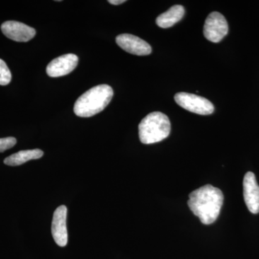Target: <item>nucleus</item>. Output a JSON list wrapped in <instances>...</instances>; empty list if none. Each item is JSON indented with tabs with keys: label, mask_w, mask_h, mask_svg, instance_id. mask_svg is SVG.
I'll use <instances>...</instances> for the list:
<instances>
[{
	"label": "nucleus",
	"mask_w": 259,
	"mask_h": 259,
	"mask_svg": "<svg viewBox=\"0 0 259 259\" xmlns=\"http://www.w3.org/2000/svg\"><path fill=\"white\" fill-rule=\"evenodd\" d=\"M188 206L204 225L215 222L221 212L224 196L217 187L207 185L191 192Z\"/></svg>",
	"instance_id": "obj_1"
},
{
	"label": "nucleus",
	"mask_w": 259,
	"mask_h": 259,
	"mask_svg": "<svg viewBox=\"0 0 259 259\" xmlns=\"http://www.w3.org/2000/svg\"><path fill=\"white\" fill-rule=\"evenodd\" d=\"M113 90L107 84H100L89 90L75 102L74 112L81 117H90L100 113L110 104Z\"/></svg>",
	"instance_id": "obj_2"
},
{
	"label": "nucleus",
	"mask_w": 259,
	"mask_h": 259,
	"mask_svg": "<svg viewBox=\"0 0 259 259\" xmlns=\"http://www.w3.org/2000/svg\"><path fill=\"white\" fill-rule=\"evenodd\" d=\"M139 138L144 144L160 142L169 136L171 122L165 114L153 112L144 117L139 125Z\"/></svg>",
	"instance_id": "obj_3"
},
{
	"label": "nucleus",
	"mask_w": 259,
	"mask_h": 259,
	"mask_svg": "<svg viewBox=\"0 0 259 259\" xmlns=\"http://www.w3.org/2000/svg\"><path fill=\"white\" fill-rule=\"evenodd\" d=\"M175 100L177 103L193 113L198 115H210L214 112V105L204 97L187 93H180L175 95Z\"/></svg>",
	"instance_id": "obj_4"
},
{
	"label": "nucleus",
	"mask_w": 259,
	"mask_h": 259,
	"mask_svg": "<svg viewBox=\"0 0 259 259\" xmlns=\"http://www.w3.org/2000/svg\"><path fill=\"white\" fill-rule=\"evenodd\" d=\"M204 35L207 40L212 42H219L228 32V24L221 13L213 12L205 20Z\"/></svg>",
	"instance_id": "obj_5"
},
{
	"label": "nucleus",
	"mask_w": 259,
	"mask_h": 259,
	"mask_svg": "<svg viewBox=\"0 0 259 259\" xmlns=\"http://www.w3.org/2000/svg\"><path fill=\"white\" fill-rule=\"evenodd\" d=\"M79 62V58L75 54H65L51 61L47 68V74L56 78L66 76L74 71Z\"/></svg>",
	"instance_id": "obj_6"
},
{
	"label": "nucleus",
	"mask_w": 259,
	"mask_h": 259,
	"mask_svg": "<svg viewBox=\"0 0 259 259\" xmlns=\"http://www.w3.org/2000/svg\"><path fill=\"white\" fill-rule=\"evenodd\" d=\"M3 34L17 42H28L35 37L36 32L34 28L18 21H6L2 25Z\"/></svg>",
	"instance_id": "obj_7"
},
{
	"label": "nucleus",
	"mask_w": 259,
	"mask_h": 259,
	"mask_svg": "<svg viewBox=\"0 0 259 259\" xmlns=\"http://www.w3.org/2000/svg\"><path fill=\"white\" fill-rule=\"evenodd\" d=\"M117 45L126 52L137 56H147L152 49L147 42L131 34H121L116 37Z\"/></svg>",
	"instance_id": "obj_8"
},
{
	"label": "nucleus",
	"mask_w": 259,
	"mask_h": 259,
	"mask_svg": "<svg viewBox=\"0 0 259 259\" xmlns=\"http://www.w3.org/2000/svg\"><path fill=\"white\" fill-rule=\"evenodd\" d=\"M66 217H67V207L61 205L54 213L53 217L52 232L53 238L56 244L61 247L66 246L68 243V231L66 228Z\"/></svg>",
	"instance_id": "obj_9"
},
{
	"label": "nucleus",
	"mask_w": 259,
	"mask_h": 259,
	"mask_svg": "<svg viewBox=\"0 0 259 259\" xmlns=\"http://www.w3.org/2000/svg\"><path fill=\"white\" fill-rule=\"evenodd\" d=\"M243 197L250 212H259V186L253 172H247L243 179Z\"/></svg>",
	"instance_id": "obj_10"
},
{
	"label": "nucleus",
	"mask_w": 259,
	"mask_h": 259,
	"mask_svg": "<svg viewBox=\"0 0 259 259\" xmlns=\"http://www.w3.org/2000/svg\"><path fill=\"white\" fill-rule=\"evenodd\" d=\"M185 10L182 5H175L166 13H162L156 18V24L161 28H168L178 23L183 18Z\"/></svg>",
	"instance_id": "obj_11"
},
{
	"label": "nucleus",
	"mask_w": 259,
	"mask_h": 259,
	"mask_svg": "<svg viewBox=\"0 0 259 259\" xmlns=\"http://www.w3.org/2000/svg\"><path fill=\"white\" fill-rule=\"evenodd\" d=\"M44 156V152L40 149L25 150L19 151L5 159L4 163L8 166H17L26 163L30 160L38 159Z\"/></svg>",
	"instance_id": "obj_12"
},
{
	"label": "nucleus",
	"mask_w": 259,
	"mask_h": 259,
	"mask_svg": "<svg viewBox=\"0 0 259 259\" xmlns=\"http://www.w3.org/2000/svg\"><path fill=\"white\" fill-rule=\"evenodd\" d=\"M12 80V74L8 65L0 59V85L5 86L9 84Z\"/></svg>",
	"instance_id": "obj_13"
},
{
	"label": "nucleus",
	"mask_w": 259,
	"mask_h": 259,
	"mask_svg": "<svg viewBox=\"0 0 259 259\" xmlns=\"http://www.w3.org/2000/svg\"><path fill=\"white\" fill-rule=\"evenodd\" d=\"M17 140L14 137L0 139V153L4 152L7 150L13 148L16 144Z\"/></svg>",
	"instance_id": "obj_14"
},
{
	"label": "nucleus",
	"mask_w": 259,
	"mask_h": 259,
	"mask_svg": "<svg viewBox=\"0 0 259 259\" xmlns=\"http://www.w3.org/2000/svg\"><path fill=\"white\" fill-rule=\"evenodd\" d=\"M109 3L114 5H119L125 3V0H109Z\"/></svg>",
	"instance_id": "obj_15"
}]
</instances>
